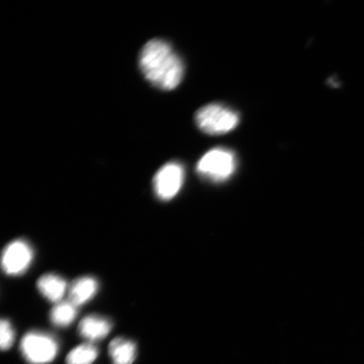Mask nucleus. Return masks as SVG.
<instances>
[{
    "label": "nucleus",
    "instance_id": "obj_11",
    "mask_svg": "<svg viewBox=\"0 0 364 364\" xmlns=\"http://www.w3.org/2000/svg\"><path fill=\"white\" fill-rule=\"evenodd\" d=\"M77 307L70 301L57 303L50 313V320L53 325L66 327L72 324L77 316Z\"/></svg>",
    "mask_w": 364,
    "mask_h": 364
},
{
    "label": "nucleus",
    "instance_id": "obj_7",
    "mask_svg": "<svg viewBox=\"0 0 364 364\" xmlns=\"http://www.w3.org/2000/svg\"><path fill=\"white\" fill-rule=\"evenodd\" d=\"M112 324L107 318L90 315L85 316L79 325V333L86 340L97 341L106 338L110 333Z\"/></svg>",
    "mask_w": 364,
    "mask_h": 364
},
{
    "label": "nucleus",
    "instance_id": "obj_6",
    "mask_svg": "<svg viewBox=\"0 0 364 364\" xmlns=\"http://www.w3.org/2000/svg\"><path fill=\"white\" fill-rule=\"evenodd\" d=\"M33 250L25 240H17L9 244L2 254V268L8 275L22 274L33 260Z\"/></svg>",
    "mask_w": 364,
    "mask_h": 364
},
{
    "label": "nucleus",
    "instance_id": "obj_2",
    "mask_svg": "<svg viewBox=\"0 0 364 364\" xmlns=\"http://www.w3.org/2000/svg\"><path fill=\"white\" fill-rule=\"evenodd\" d=\"M238 113L221 104H208L196 114V124L203 133L223 135L239 124Z\"/></svg>",
    "mask_w": 364,
    "mask_h": 364
},
{
    "label": "nucleus",
    "instance_id": "obj_1",
    "mask_svg": "<svg viewBox=\"0 0 364 364\" xmlns=\"http://www.w3.org/2000/svg\"><path fill=\"white\" fill-rule=\"evenodd\" d=\"M139 66L145 78L159 89L174 90L183 79V63L165 41L154 39L145 44Z\"/></svg>",
    "mask_w": 364,
    "mask_h": 364
},
{
    "label": "nucleus",
    "instance_id": "obj_12",
    "mask_svg": "<svg viewBox=\"0 0 364 364\" xmlns=\"http://www.w3.org/2000/svg\"><path fill=\"white\" fill-rule=\"evenodd\" d=\"M98 349L91 343L78 346L68 354L66 364H91L98 357Z\"/></svg>",
    "mask_w": 364,
    "mask_h": 364
},
{
    "label": "nucleus",
    "instance_id": "obj_4",
    "mask_svg": "<svg viewBox=\"0 0 364 364\" xmlns=\"http://www.w3.org/2000/svg\"><path fill=\"white\" fill-rule=\"evenodd\" d=\"M22 356L31 364H47L55 359L58 344L55 338L44 332L31 331L23 336Z\"/></svg>",
    "mask_w": 364,
    "mask_h": 364
},
{
    "label": "nucleus",
    "instance_id": "obj_5",
    "mask_svg": "<svg viewBox=\"0 0 364 364\" xmlns=\"http://www.w3.org/2000/svg\"><path fill=\"white\" fill-rule=\"evenodd\" d=\"M184 168L180 163L170 162L156 173L154 178V190L157 197L168 201L180 192L184 182Z\"/></svg>",
    "mask_w": 364,
    "mask_h": 364
},
{
    "label": "nucleus",
    "instance_id": "obj_8",
    "mask_svg": "<svg viewBox=\"0 0 364 364\" xmlns=\"http://www.w3.org/2000/svg\"><path fill=\"white\" fill-rule=\"evenodd\" d=\"M97 290L98 283L93 277H80L73 282L68 290V297L70 301L77 307L90 301L97 294Z\"/></svg>",
    "mask_w": 364,
    "mask_h": 364
},
{
    "label": "nucleus",
    "instance_id": "obj_13",
    "mask_svg": "<svg viewBox=\"0 0 364 364\" xmlns=\"http://www.w3.org/2000/svg\"><path fill=\"white\" fill-rule=\"evenodd\" d=\"M0 347L3 351L10 349L15 341V331H14L10 321H1L0 323Z\"/></svg>",
    "mask_w": 364,
    "mask_h": 364
},
{
    "label": "nucleus",
    "instance_id": "obj_9",
    "mask_svg": "<svg viewBox=\"0 0 364 364\" xmlns=\"http://www.w3.org/2000/svg\"><path fill=\"white\" fill-rule=\"evenodd\" d=\"M38 288L49 301L59 303L66 292L67 283L63 277L48 273L40 277Z\"/></svg>",
    "mask_w": 364,
    "mask_h": 364
},
{
    "label": "nucleus",
    "instance_id": "obj_10",
    "mask_svg": "<svg viewBox=\"0 0 364 364\" xmlns=\"http://www.w3.org/2000/svg\"><path fill=\"white\" fill-rule=\"evenodd\" d=\"M136 354V344L130 340L117 338L109 345V355L112 364H133Z\"/></svg>",
    "mask_w": 364,
    "mask_h": 364
},
{
    "label": "nucleus",
    "instance_id": "obj_3",
    "mask_svg": "<svg viewBox=\"0 0 364 364\" xmlns=\"http://www.w3.org/2000/svg\"><path fill=\"white\" fill-rule=\"evenodd\" d=\"M236 169V158L230 149L217 148L205 154L197 166L198 174L203 178L222 182L230 178Z\"/></svg>",
    "mask_w": 364,
    "mask_h": 364
}]
</instances>
